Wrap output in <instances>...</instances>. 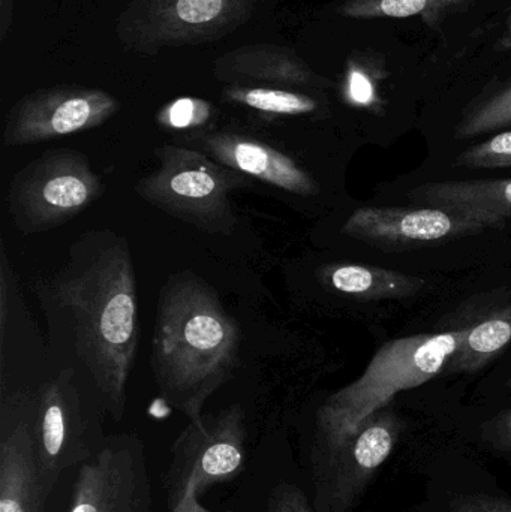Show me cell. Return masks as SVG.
<instances>
[{
	"mask_svg": "<svg viewBox=\"0 0 511 512\" xmlns=\"http://www.w3.org/2000/svg\"><path fill=\"white\" fill-rule=\"evenodd\" d=\"M33 291L51 330L71 337L105 411L122 420L140 339L128 240L111 230L87 231L69 249L62 270L36 279Z\"/></svg>",
	"mask_w": 511,
	"mask_h": 512,
	"instance_id": "cell-1",
	"label": "cell"
},
{
	"mask_svg": "<svg viewBox=\"0 0 511 512\" xmlns=\"http://www.w3.org/2000/svg\"><path fill=\"white\" fill-rule=\"evenodd\" d=\"M242 330L218 292L198 274L177 271L161 291L150 346V367L162 399L189 421L233 378Z\"/></svg>",
	"mask_w": 511,
	"mask_h": 512,
	"instance_id": "cell-2",
	"label": "cell"
},
{
	"mask_svg": "<svg viewBox=\"0 0 511 512\" xmlns=\"http://www.w3.org/2000/svg\"><path fill=\"white\" fill-rule=\"evenodd\" d=\"M471 327L446 333L414 334L384 343L362 375L333 393L318 411V444L350 435L363 420L390 405L396 394L441 375Z\"/></svg>",
	"mask_w": 511,
	"mask_h": 512,
	"instance_id": "cell-3",
	"label": "cell"
},
{
	"mask_svg": "<svg viewBox=\"0 0 511 512\" xmlns=\"http://www.w3.org/2000/svg\"><path fill=\"white\" fill-rule=\"evenodd\" d=\"M155 153L158 168L138 180V197L203 233L233 236L237 216L231 192L245 185V174L185 146L162 144Z\"/></svg>",
	"mask_w": 511,
	"mask_h": 512,
	"instance_id": "cell-4",
	"label": "cell"
},
{
	"mask_svg": "<svg viewBox=\"0 0 511 512\" xmlns=\"http://www.w3.org/2000/svg\"><path fill=\"white\" fill-rule=\"evenodd\" d=\"M102 191L84 153L50 150L12 177L6 207L17 230L30 236L68 224L98 201Z\"/></svg>",
	"mask_w": 511,
	"mask_h": 512,
	"instance_id": "cell-5",
	"label": "cell"
},
{
	"mask_svg": "<svg viewBox=\"0 0 511 512\" xmlns=\"http://www.w3.org/2000/svg\"><path fill=\"white\" fill-rule=\"evenodd\" d=\"M405 432L401 415L384 406L350 435L318 444L314 454L315 512H353Z\"/></svg>",
	"mask_w": 511,
	"mask_h": 512,
	"instance_id": "cell-6",
	"label": "cell"
},
{
	"mask_svg": "<svg viewBox=\"0 0 511 512\" xmlns=\"http://www.w3.org/2000/svg\"><path fill=\"white\" fill-rule=\"evenodd\" d=\"M246 435L245 409L240 405L189 421L171 447L170 468L164 477L170 508L188 484L203 495L215 484L239 477L245 469Z\"/></svg>",
	"mask_w": 511,
	"mask_h": 512,
	"instance_id": "cell-7",
	"label": "cell"
},
{
	"mask_svg": "<svg viewBox=\"0 0 511 512\" xmlns=\"http://www.w3.org/2000/svg\"><path fill=\"white\" fill-rule=\"evenodd\" d=\"M32 439L42 489L50 499L59 478L92 457L89 418L72 367L45 382L33 397Z\"/></svg>",
	"mask_w": 511,
	"mask_h": 512,
	"instance_id": "cell-8",
	"label": "cell"
},
{
	"mask_svg": "<svg viewBox=\"0 0 511 512\" xmlns=\"http://www.w3.org/2000/svg\"><path fill=\"white\" fill-rule=\"evenodd\" d=\"M257 0H135L119 20V36L141 48L197 44L248 20Z\"/></svg>",
	"mask_w": 511,
	"mask_h": 512,
	"instance_id": "cell-9",
	"label": "cell"
},
{
	"mask_svg": "<svg viewBox=\"0 0 511 512\" xmlns=\"http://www.w3.org/2000/svg\"><path fill=\"white\" fill-rule=\"evenodd\" d=\"M506 222L449 207H362L347 219L341 233L378 248L405 249L479 234Z\"/></svg>",
	"mask_w": 511,
	"mask_h": 512,
	"instance_id": "cell-10",
	"label": "cell"
},
{
	"mask_svg": "<svg viewBox=\"0 0 511 512\" xmlns=\"http://www.w3.org/2000/svg\"><path fill=\"white\" fill-rule=\"evenodd\" d=\"M68 512H152L144 442L135 435L107 439L78 469Z\"/></svg>",
	"mask_w": 511,
	"mask_h": 512,
	"instance_id": "cell-11",
	"label": "cell"
},
{
	"mask_svg": "<svg viewBox=\"0 0 511 512\" xmlns=\"http://www.w3.org/2000/svg\"><path fill=\"white\" fill-rule=\"evenodd\" d=\"M110 93L78 86L38 90L21 98L6 116L3 144L29 146L98 128L119 111Z\"/></svg>",
	"mask_w": 511,
	"mask_h": 512,
	"instance_id": "cell-12",
	"label": "cell"
},
{
	"mask_svg": "<svg viewBox=\"0 0 511 512\" xmlns=\"http://www.w3.org/2000/svg\"><path fill=\"white\" fill-rule=\"evenodd\" d=\"M33 397L3 396L0 432V512H44L42 489L32 439Z\"/></svg>",
	"mask_w": 511,
	"mask_h": 512,
	"instance_id": "cell-13",
	"label": "cell"
},
{
	"mask_svg": "<svg viewBox=\"0 0 511 512\" xmlns=\"http://www.w3.org/2000/svg\"><path fill=\"white\" fill-rule=\"evenodd\" d=\"M201 152L224 167L299 197L320 194L317 180L293 158L257 138L233 132H213L197 140Z\"/></svg>",
	"mask_w": 511,
	"mask_h": 512,
	"instance_id": "cell-14",
	"label": "cell"
},
{
	"mask_svg": "<svg viewBox=\"0 0 511 512\" xmlns=\"http://www.w3.org/2000/svg\"><path fill=\"white\" fill-rule=\"evenodd\" d=\"M407 197L413 203L425 206L488 213L504 221L511 219V179L423 183L410 189Z\"/></svg>",
	"mask_w": 511,
	"mask_h": 512,
	"instance_id": "cell-15",
	"label": "cell"
},
{
	"mask_svg": "<svg viewBox=\"0 0 511 512\" xmlns=\"http://www.w3.org/2000/svg\"><path fill=\"white\" fill-rule=\"evenodd\" d=\"M321 280L339 294L360 300H401L423 291L426 280L389 268L362 264H332L321 270Z\"/></svg>",
	"mask_w": 511,
	"mask_h": 512,
	"instance_id": "cell-16",
	"label": "cell"
},
{
	"mask_svg": "<svg viewBox=\"0 0 511 512\" xmlns=\"http://www.w3.org/2000/svg\"><path fill=\"white\" fill-rule=\"evenodd\" d=\"M511 345V303L471 327L443 373L471 375L480 372Z\"/></svg>",
	"mask_w": 511,
	"mask_h": 512,
	"instance_id": "cell-17",
	"label": "cell"
},
{
	"mask_svg": "<svg viewBox=\"0 0 511 512\" xmlns=\"http://www.w3.org/2000/svg\"><path fill=\"white\" fill-rule=\"evenodd\" d=\"M227 69L257 80L281 84H312L314 75L297 57L272 48H249L227 57Z\"/></svg>",
	"mask_w": 511,
	"mask_h": 512,
	"instance_id": "cell-18",
	"label": "cell"
},
{
	"mask_svg": "<svg viewBox=\"0 0 511 512\" xmlns=\"http://www.w3.org/2000/svg\"><path fill=\"white\" fill-rule=\"evenodd\" d=\"M468 2L471 0H348L339 9V14L360 20L419 15L429 26H435L447 12Z\"/></svg>",
	"mask_w": 511,
	"mask_h": 512,
	"instance_id": "cell-19",
	"label": "cell"
},
{
	"mask_svg": "<svg viewBox=\"0 0 511 512\" xmlns=\"http://www.w3.org/2000/svg\"><path fill=\"white\" fill-rule=\"evenodd\" d=\"M227 99L263 113L282 116H302L314 113L318 108L317 101L311 96L269 87H233L228 90Z\"/></svg>",
	"mask_w": 511,
	"mask_h": 512,
	"instance_id": "cell-20",
	"label": "cell"
},
{
	"mask_svg": "<svg viewBox=\"0 0 511 512\" xmlns=\"http://www.w3.org/2000/svg\"><path fill=\"white\" fill-rule=\"evenodd\" d=\"M511 125V86L467 114L455 131L458 140L479 137Z\"/></svg>",
	"mask_w": 511,
	"mask_h": 512,
	"instance_id": "cell-21",
	"label": "cell"
},
{
	"mask_svg": "<svg viewBox=\"0 0 511 512\" xmlns=\"http://www.w3.org/2000/svg\"><path fill=\"white\" fill-rule=\"evenodd\" d=\"M380 71L369 60H351L345 81V96L351 104L365 108H377L380 105Z\"/></svg>",
	"mask_w": 511,
	"mask_h": 512,
	"instance_id": "cell-22",
	"label": "cell"
},
{
	"mask_svg": "<svg viewBox=\"0 0 511 512\" xmlns=\"http://www.w3.org/2000/svg\"><path fill=\"white\" fill-rule=\"evenodd\" d=\"M456 165L467 168H482V170L510 168L511 131L501 132V134L494 135L483 143L468 147L464 153L456 158Z\"/></svg>",
	"mask_w": 511,
	"mask_h": 512,
	"instance_id": "cell-23",
	"label": "cell"
},
{
	"mask_svg": "<svg viewBox=\"0 0 511 512\" xmlns=\"http://www.w3.org/2000/svg\"><path fill=\"white\" fill-rule=\"evenodd\" d=\"M210 114L212 108L207 102L195 98H180L165 105L156 120L164 128L185 131L203 126L210 119Z\"/></svg>",
	"mask_w": 511,
	"mask_h": 512,
	"instance_id": "cell-24",
	"label": "cell"
},
{
	"mask_svg": "<svg viewBox=\"0 0 511 512\" xmlns=\"http://www.w3.org/2000/svg\"><path fill=\"white\" fill-rule=\"evenodd\" d=\"M477 439L489 453L511 457V408L503 409L483 421Z\"/></svg>",
	"mask_w": 511,
	"mask_h": 512,
	"instance_id": "cell-25",
	"label": "cell"
},
{
	"mask_svg": "<svg viewBox=\"0 0 511 512\" xmlns=\"http://www.w3.org/2000/svg\"><path fill=\"white\" fill-rule=\"evenodd\" d=\"M443 512H511V496L462 493L450 499Z\"/></svg>",
	"mask_w": 511,
	"mask_h": 512,
	"instance_id": "cell-26",
	"label": "cell"
},
{
	"mask_svg": "<svg viewBox=\"0 0 511 512\" xmlns=\"http://www.w3.org/2000/svg\"><path fill=\"white\" fill-rule=\"evenodd\" d=\"M267 512H314L305 492L294 484H279L272 490Z\"/></svg>",
	"mask_w": 511,
	"mask_h": 512,
	"instance_id": "cell-27",
	"label": "cell"
},
{
	"mask_svg": "<svg viewBox=\"0 0 511 512\" xmlns=\"http://www.w3.org/2000/svg\"><path fill=\"white\" fill-rule=\"evenodd\" d=\"M198 492L194 484H188L185 492L180 496L179 501L170 508L171 512H233V511H212L207 510L206 507L198 501Z\"/></svg>",
	"mask_w": 511,
	"mask_h": 512,
	"instance_id": "cell-28",
	"label": "cell"
},
{
	"mask_svg": "<svg viewBox=\"0 0 511 512\" xmlns=\"http://www.w3.org/2000/svg\"><path fill=\"white\" fill-rule=\"evenodd\" d=\"M501 50H511V15L509 18V26H507L506 35H504L503 41L500 44Z\"/></svg>",
	"mask_w": 511,
	"mask_h": 512,
	"instance_id": "cell-29",
	"label": "cell"
},
{
	"mask_svg": "<svg viewBox=\"0 0 511 512\" xmlns=\"http://www.w3.org/2000/svg\"><path fill=\"white\" fill-rule=\"evenodd\" d=\"M506 387L509 388V390H511V373H510L509 378H507Z\"/></svg>",
	"mask_w": 511,
	"mask_h": 512,
	"instance_id": "cell-30",
	"label": "cell"
}]
</instances>
